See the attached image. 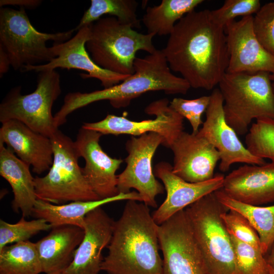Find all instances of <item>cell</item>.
I'll use <instances>...</instances> for the list:
<instances>
[{"mask_svg": "<svg viewBox=\"0 0 274 274\" xmlns=\"http://www.w3.org/2000/svg\"><path fill=\"white\" fill-rule=\"evenodd\" d=\"M29 165L16 157L13 151L0 142V175L11 186L14 195V211L21 212L22 217L32 216L38 199L34 179Z\"/></svg>", "mask_w": 274, "mask_h": 274, "instance_id": "obj_23", "label": "cell"}, {"mask_svg": "<svg viewBox=\"0 0 274 274\" xmlns=\"http://www.w3.org/2000/svg\"><path fill=\"white\" fill-rule=\"evenodd\" d=\"M135 200L142 202L136 191L120 193L116 196L92 201H75L62 204H54L38 199L32 213L36 218L45 219L52 226L71 225L83 229L85 218L93 210L102 206L117 201Z\"/></svg>", "mask_w": 274, "mask_h": 274, "instance_id": "obj_24", "label": "cell"}, {"mask_svg": "<svg viewBox=\"0 0 274 274\" xmlns=\"http://www.w3.org/2000/svg\"><path fill=\"white\" fill-rule=\"evenodd\" d=\"M102 135L81 127L74 143L79 157L85 161L82 168L85 179L99 198L106 199L119 194L116 173L123 160L112 158L103 151L99 143Z\"/></svg>", "mask_w": 274, "mask_h": 274, "instance_id": "obj_15", "label": "cell"}, {"mask_svg": "<svg viewBox=\"0 0 274 274\" xmlns=\"http://www.w3.org/2000/svg\"><path fill=\"white\" fill-rule=\"evenodd\" d=\"M221 217L230 234L243 242L261 250L258 234L245 216L237 212L229 210L223 213Z\"/></svg>", "mask_w": 274, "mask_h": 274, "instance_id": "obj_34", "label": "cell"}, {"mask_svg": "<svg viewBox=\"0 0 274 274\" xmlns=\"http://www.w3.org/2000/svg\"><path fill=\"white\" fill-rule=\"evenodd\" d=\"M230 236L239 274H269L261 250L238 240L231 234Z\"/></svg>", "mask_w": 274, "mask_h": 274, "instance_id": "obj_31", "label": "cell"}, {"mask_svg": "<svg viewBox=\"0 0 274 274\" xmlns=\"http://www.w3.org/2000/svg\"><path fill=\"white\" fill-rule=\"evenodd\" d=\"M170 149L174 154L172 171L176 175L191 183L203 182L214 177L220 156L204 138L183 131Z\"/></svg>", "mask_w": 274, "mask_h": 274, "instance_id": "obj_18", "label": "cell"}, {"mask_svg": "<svg viewBox=\"0 0 274 274\" xmlns=\"http://www.w3.org/2000/svg\"><path fill=\"white\" fill-rule=\"evenodd\" d=\"M145 112L155 116L154 119L135 121L123 116L108 114L102 120L92 123H84L82 127L103 134H130L139 136L154 132L164 140L163 146L169 148L183 131L184 118L169 106L167 98L154 101L145 109Z\"/></svg>", "mask_w": 274, "mask_h": 274, "instance_id": "obj_12", "label": "cell"}, {"mask_svg": "<svg viewBox=\"0 0 274 274\" xmlns=\"http://www.w3.org/2000/svg\"><path fill=\"white\" fill-rule=\"evenodd\" d=\"M259 0H226L219 8L211 11L215 22L225 28L236 17L252 16L261 7Z\"/></svg>", "mask_w": 274, "mask_h": 274, "instance_id": "obj_32", "label": "cell"}, {"mask_svg": "<svg viewBox=\"0 0 274 274\" xmlns=\"http://www.w3.org/2000/svg\"><path fill=\"white\" fill-rule=\"evenodd\" d=\"M0 142L40 175L50 169L53 160L50 138L36 132L22 122L11 119L2 123Z\"/></svg>", "mask_w": 274, "mask_h": 274, "instance_id": "obj_21", "label": "cell"}, {"mask_svg": "<svg viewBox=\"0 0 274 274\" xmlns=\"http://www.w3.org/2000/svg\"><path fill=\"white\" fill-rule=\"evenodd\" d=\"M172 72L161 50L157 49L143 58L136 57L133 74L120 83L90 92L67 93L54 115L55 123L58 126L63 125L70 114L97 101L108 100L113 107L119 109L128 106L131 100L148 92L186 94L191 87L189 84Z\"/></svg>", "mask_w": 274, "mask_h": 274, "instance_id": "obj_3", "label": "cell"}, {"mask_svg": "<svg viewBox=\"0 0 274 274\" xmlns=\"http://www.w3.org/2000/svg\"><path fill=\"white\" fill-rule=\"evenodd\" d=\"M228 210L214 192L185 209L208 274H239L230 236L221 217Z\"/></svg>", "mask_w": 274, "mask_h": 274, "instance_id": "obj_7", "label": "cell"}, {"mask_svg": "<svg viewBox=\"0 0 274 274\" xmlns=\"http://www.w3.org/2000/svg\"><path fill=\"white\" fill-rule=\"evenodd\" d=\"M164 143L163 137L154 132L132 136L127 141L125 148L128 155L125 159L126 166L117 175L119 193H127L134 189L145 204L154 208L157 207L156 197L163 193L164 188L156 179L152 161L157 149Z\"/></svg>", "mask_w": 274, "mask_h": 274, "instance_id": "obj_10", "label": "cell"}, {"mask_svg": "<svg viewBox=\"0 0 274 274\" xmlns=\"http://www.w3.org/2000/svg\"><path fill=\"white\" fill-rule=\"evenodd\" d=\"M52 225L45 219L27 221L22 217L16 223L0 220V250L9 244L25 242L41 231L51 230Z\"/></svg>", "mask_w": 274, "mask_h": 274, "instance_id": "obj_30", "label": "cell"}, {"mask_svg": "<svg viewBox=\"0 0 274 274\" xmlns=\"http://www.w3.org/2000/svg\"><path fill=\"white\" fill-rule=\"evenodd\" d=\"M162 274H208L185 210L157 227Z\"/></svg>", "mask_w": 274, "mask_h": 274, "instance_id": "obj_11", "label": "cell"}, {"mask_svg": "<svg viewBox=\"0 0 274 274\" xmlns=\"http://www.w3.org/2000/svg\"><path fill=\"white\" fill-rule=\"evenodd\" d=\"M84 236V229L77 226H53L48 235L35 243L42 272L63 273L73 261Z\"/></svg>", "mask_w": 274, "mask_h": 274, "instance_id": "obj_22", "label": "cell"}, {"mask_svg": "<svg viewBox=\"0 0 274 274\" xmlns=\"http://www.w3.org/2000/svg\"><path fill=\"white\" fill-rule=\"evenodd\" d=\"M218 200L228 210L245 216L257 231L263 253L274 241V205L261 207L242 202L228 196L222 189L214 192Z\"/></svg>", "mask_w": 274, "mask_h": 274, "instance_id": "obj_26", "label": "cell"}, {"mask_svg": "<svg viewBox=\"0 0 274 274\" xmlns=\"http://www.w3.org/2000/svg\"><path fill=\"white\" fill-rule=\"evenodd\" d=\"M114 222L101 207L86 215L84 237L65 274H98L101 271L102 252L110 242Z\"/></svg>", "mask_w": 274, "mask_h": 274, "instance_id": "obj_19", "label": "cell"}, {"mask_svg": "<svg viewBox=\"0 0 274 274\" xmlns=\"http://www.w3.org/2000/svg\"><path fill=\"white\" fill-rule=\"evenodd\" d=\"M264 257L268 266L269 274H274V241L268 251L264 254Z\"/></svg>", "mask_w": 274, "mask_h": 274, "instance_id": "obj_37", "label": "cell"}, {"mask_svg": "<svg viewBox=\"0 0 274 274\" xmlns=\"http://www.w3.org/2000/svg\"><path fill=\"white\" fill-rule=\"evenodd\" d=\"M172 169V165L165 161L158 163L154 167L155 176L161 180L166 192L164 201L152 214L157 225L223 187L225 177L222 174H217L211 179L203 182L191 183L176 175Z\"/></svg>", "mask_w": 274, "mask_h": 274, "instance_id": "obj_17", "label": "cell"}, {"mask_svg": "<svg viewBox=\"0 0 274 274\" xmlns=\"http://www.w3.org/2000/svg\"><path fill=\"white\" fill-rule=\"evenodd\" d=\"M74 31L40 32L32 25L24 8L1 7L0 55L14 70L22 72L25 66L46 63L55 58L54 47H47V42H65Z\"/></svg>", "mask_w": 274, "mask_h": 274, "instance_id": "obj_4", "label": "cell"}, {"mask_svg": "<svg viewBox=\"0 0 274 274\" xmlns=\"http://www.w3.org/2000/svg\"><path fill=\"white\" fill-rule=\"evenodd\" d=\"M42 266L35 243L29 241L0 250V274H40Z\"/></svg>", "mask_w": 274, "mask_h": 274, "instance_id": "obj_27", "label": "cell"}, {"mask_svg": "<svg viewBox=\"0 0 274 274\" xmlns=\"http://www.w3.org/2000/svg\"><path fill=\"white\" fill-rule=\"evenodd\" d=\"M210 101V95L192 99L175 97L169 102V106L176 113L188 120L192 127V133L196 134L199 131L200 125L203 124L202 115L206 112Z\"/></svg>", "mask_w": 274, "mask_h": 274, "instance_id": "obj_33", "label": "cell"}, {"mask_svg": "<svg viewBox=\"0 0 274 274\" xmlns=\"http://www.w3.org/2000/svg\"><path fill=\"white\" fill-rule=\"evenodd\" d=\"M90 35V25L81 28L67 41L54 43L53 45L57 55L55 58L46 63L25 66L22 72L39 73L55 70L57 68L78 69L87 72V74H81L83 78H95L100 81L104 88L115 85L125 80L130 75L106 70L93 61L86 48Z\"/></svg>", "mask_w": 274, "mask_h": 274, "instance_id": "obj_16", "label": "cell"}, {"mask_svg": "<svg viewBox=\"0 0 274 274\" xmlns=\"http://www.w3.org/2000/svg\"><path fill=\"white\" fill-rule=\"evenodd\" d=\"M253 27L260 43L274 56V1L260 7L253 17Z\"/></svg>", "mask_w": 274, "mask_h": 274, "instance_id": "obj_35", "label": "cell"}, {"mask_svg": "<svg viewBox=\"0 0 274 274\" xmlns=\"http://www.w3.org/2000/svg\"><path fill=\"white\" fill-rule=\"evenodd\" d=\"M41 3L42 1L39 0H1L0 6L16 5L20 8L32 9L39 6Z\"/></svg>", "mask_w": 274, "mask_h": 274, "instance_id": "obj_36", "label": "cell"}, {"mask_svg": "<svg viewBox=\"0 0 274 274\" xmlns=\"http://www.w3.org/2000/svg\"><path fill=\"white\" fill-rule=\"evenodd\" d=\"M21 87L12 88L0 104V121L18 120L33 131L50 138L58 130L52 106L61 90L60 76L55 70L39 73L36 89L21 94Z\"/></svg>", "mask_w": 274, "mask_h": 274, "instance_id": "obj_9", "label": "cell"}, {"mask_svg": "<svg viewBox=\"0 0 274 274\" xmlns=\"http://www.w3.org/2000/svg\"><path fill=\"white\" fill-rule=\"evenodd\" d=\"M203 0H162L157 6L148 7L142 21L147 33L159 36L169 35L176 24L195 10Z\"/></svg>", "mask_w": 274, "mask_h": 274, "instance_id": "obj_25", "label": "cell"}, {"mask_svg": "<svg viewBox=\"0 0 274 274\" xmlns=\"http://www.w3.org/2000/svg\"><path fill=\"white\" fill-rule=\"evenodd\" d=\"M62 274H65L64 273H62Z\"/></svg>", "mask_w": 274, "mask_h": 274, "instance_id": "obj_39", "label": "cell"}, {"mask_svg": "<svg viewBox=\"0 0 274 274\" xmlns=\"http://www.w3.org/2000/svg\"><path fill=\"white\" fill-rule=\"evenodd\" d=\"M272 75L266 72H226L219 83L227 123L237 134L249 131L254 120L274 118Z\"/></svg>", "mask_w": 274, "mask_h": 274, "instance_id": "obj_5", "label": "cell"}, {"mask_svg": "<svg viewBox=\"0 0 274 274\" xmlns=\"http://www.w3.org/2000/svg\"><path fill=\"white\" fill-rule=\"evenodd\" d=\"M253 18V16L242 17L225 27L229 54L227 72H266L273 76L274 56L257 39Z\"/></svg>", "mask_w": 274, "mask_h": 274, "instance_id": "obj_14", "label": "cell"}, {"mask_svg": "<svg viewBox=\"0 0 274 274\" xmlns=\"http://www.w3.org/2000/svg\"><path fill=\"white\" fill-rule=\"evenodd\" d=\"M161 51L171 71L194 88L212 89L227 72L225 28L215 22L209 10H194L182 17Z\"/></svg>", "mask_w": 274, "mask_h": 274, "instance_id": "obj_1", "label": "cell"}, {"mask_svg": "<svg viewBox=\"0 0 274 274\" xmlns=\"http://www.w3.org/2000/svg\"><path fill=\"white\" fill-rule=\"evenodd\" d=\"M53 160L46 175L36 177L38 199L54 204L101 199L94 192L78 164L74 142L59 129L50 138Z\"/></svg>", "mask_w": 274, "mask_h": 274, "instance_id": "obj_8", "label": "cell"}, {"mask_svg": "<svg viewBox=\"0 0 274 274\" xmlns=\"http://www.w3.org/2000/svg\"><path fill=\"white\" fill-rule=\"evenodd\" d=\"M90 28L86 48L90 57L100 67L115 73L132 75L136 53L142 50L152 54L157 50L154 34L138 32L114 17H101Z\"/></svg>", "mask_w": 274, "mask_h": 274, "instance_id": "obj_6", "label": "cell"}, {"mask_svg": "<svg viewBox=\"0 0 274 274\" xmlns=\"http://www.w3.org/2000/svg\"><path fill=\"white\" fill-rule=\"evenodd\" d=\"M143 202L128 200L113 233L101 271L107 274H162L158 225Z\"/></svg>", "mask_w": 274, "mask_h": 274, "instance_id": "obj_2", "label": "cell"}, {"mask_svg": "<svg viewBox=\"0 0 274 274\" xmlns=\"http://www.w3.org/2000/svg\"><path fill=\"white\" fill-rule=\"evenodd\" d=\"M271 86H272L273 95V97H274V76H272Z\"/></svg>", "mask_w": 274, "mask_h": 274, "instance_id": "obj_38", "label": "cell"}, {"mask_svg": "<svg viewBox=\"0 0 274 274\" xmlns=\"http://www.w3.org/2000/svg\"><path fill=\"white\" fill-rule=\"evenodd\" d=\"M138 6V3L134 0H91L75 31L91 24L107 14L122 23L139 28L140 21L136 13Z\"/></svg>", "mask_w": 274, "mask_h": 274, "instance_id": "obj_28", "label": "cell"}, {"mask_svg": "<svg viewBox=\"0 0 274 274\" xmlns=\"http://www.w3.org/2000/svg\"><path fill=\"white\" fill-rule=\"evenodd\" d=\"M245 143L253 155L274 160V118L256 120L249 129Z\"/></svg>", "mask_w": 274, "mask_h": 274, "instance_id": "obj_29", "label": "cell"}, {"mask_svg": "<svg viewBox=\"0 0 274 274\" xmlns=\"http://www.w3.org/2000/svg\"><path fill=\"white\" fill-rule=\"evenodd\" d=\"M242 202L260 206L274 202V160L261 165L245 164L224 178L221 189Z\"/></svg>", "mask_w": 274, "mask_h": 274, "instance_id": "obj_20", "label": "cell"}, {"mask_svg": "<svg viewBox=\"0 0 274 274\" xmlns=\"http://www.w3.org/2000/svg\"><path fill=\"white\" fill-rule=\"evenodd\" d=\"M197 134L207 139L218 151L220 156L219 169L228 171L236 163L261 165L264 159L252 154L227 123L223 109V99L219 89L210 94L206 111V119Z\"/></svg>", "mask_w": 274, "mask_h": 274, "instance_id": "obj_13", "label": "cell"}]
</instances>
